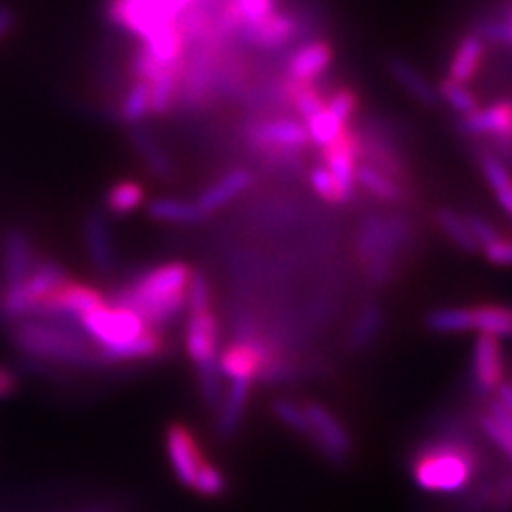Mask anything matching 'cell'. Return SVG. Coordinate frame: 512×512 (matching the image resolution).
<instances>
[{"label":"cell","mask_w":512,"mask_h":512,"mask_svg":"<svg viewBox=\"0 0 512 512\" xmlns=\"http://www.w3.org/2000/svg\"><path fill=\"white\" fill-rule=\"evenodd\" d=\"M77 329L94 346L96 359L101 361H137L158 357L165 348L160 333L118 303L103 301L77 320Z\"/></svg>","instance_id":"cell-1"},{"label":"cell","mask_w":512,"mask_h":512,"mask_svg":"<svg viewBox=\"0 0 512 512\" xmlns=\"http://www.w3.org/2000/svg\"><path fill=\"white\" fill-rule=\"evenodd\" d=\"M192 269L186 263H165L143 271L116 295L118 306L133 310L143 323L160 327L186 308Z\"/></svg>","instance_id":"cell-2"},{"label":"cell","mask_w":512,"mask_h":512,"mask_svg":"<svg viewBox=\"0 0 512 512\" xmlns=\"http://www.w3.org/2000/svg\"><path fill=\"white\" fill-rule=\"evenodd\" d=\"M476 459L474 448L463 442L442 440L427 444L414 457L412 478L427 493H459L472 483L478 468Z\"/></svg>","instance_id":"cell-3"},{"label":"cell","mask_w":512,"mask_h":512,"mask_svg":"<svg viewBox=\"0 0 512 512\" xmlns=\"http://www.w3.org/2000/svg\"><path fill=\"white\" fill-rule=\"evenodd\" d=\"M15 344L28 357L56 361V363H79L84 365L96 357L94 348L77 327L62 323V320H24L15 327Z\"/></svg>","instance_id":"cell-4"},{"label":"cell","mask_w":512,"mask_h":512,"mask_svg":"<svg viewBox=\"0 0 512 512\" xmlns=\"http://www.w3.org/2000/svg\"><path fill=\"white\" fill-rule=\"evenodd\" d=\"M410 239V229L399 218H367L359 235V254L367 263V276L382 284L393 276V259Z\"/></svg>","instance_id":"cell-5"},{"label":"cell","mask_w":512,"mask_h":512,"mask_svg":"<svg viewBox=\"0 0 512 512\" xmlns=\"http://www.w3.org/2000/svg\"><path fill=\"white\" fill-rule=\"evenodd\" d=\"M107 20L141 43L178 22L182 11L169 0H105Z\"/></svg>","instance_id":"cell-6"},{"label":"cell","mask_w":512,"mask_h":512,"mask_svg":"<svg viewBox=\"0 0 512 512\" xmlns=\"http://www.w3.org/2000/svg\"><path fill=\"white\" fill-rule=\"evenodd\" d=\"M67 282V271L54 261H37L30 274L15 286H7L0 301L3 314L9 318H28L39 314L43 303Z\"/></svg>","instance_id":"cell-7"},{"label":"cell","mask_w":512,"mask_h":512,"mask_svg":"<svg viewBox=\"0 0 512 512\" xmlns=\"http://www.w3.org/2000/svg\"><path fill=\"white\" fill-rule=\"evenodd\" d=\"M276 359L267 342L256 340L252 333H244L227 350L218 355V370L229 380H254L263 376L267 365Z\"/></svg>","instance_id":"cell-8"},{"label":"cell","mask_w":512,"mask_h":512,"mask_svg":"<svg viewBox=\"0 0 512 512\" xmlns=\"http://www.w3.org/2000/svg\"><path fill=\"white\" fill-rule=\"evenodd\" d=\"M306 410V440H310L318 453L333 463H344L352 451V442L344 425L320 404H303Z\"/></svg>","instance_id":"cell-9"},{"label":"cell","mask_w":512,"mask_h":512,"mask_svg":"<svg viewBox=\"0 0 512 512\" xmlns=\"http://www.w3.org/2000/svg\"><path fill=\"white\" fill-rule=\"evenodd\" d=\"M237 45L248 47V50L278 54L284 52L288 45L297 43V26L291 11H276L267 20L259 24L239 26L237 30Z\"/></svg>","instance_id":"cell-10"},{"label":"cell","mask_w":512,"mask_h":512,"mask_svg":"<svg viewBox=\"0 0 512 512\" xmlns=\"http://www.w3.org/2000/svg\"><path fill=\"white\" fill-rule=\"evenodd\" d=\"M320 158H323V167L331 173L335 184H338L346 205L355 201L359 167V141L355 126H348L331 146L320 150Z\"/></svg>","instance_id":"cell-11"},{"label":"cell","mask_w":512,"mask_h":512,"mask_svg":"<svg viewBox=\"0 0 512 512\" xmlns=\"http://www.w3.org/2000/svg\"><path fill=\"white\" fill-rule=\"evenodd\" d=\"M105 297L96 291V288L79 282H64L58 291L47 299L39 314L50 316L54 320H62V323H77L79 318L86 316L90 310L99 308Z\"/></svg>","instance_id":"cell-12"},{"label":"cell","mask_w":512,"mask_h":512,"mask_svg":"<svg viewBox=\"0 0 512 512\" xmlns=\"http://www.w3.org/2000/svg\"><path fill=\"white\" fill-rule=\"evenodd\" d=\"M220 325L212 310L190 312L186 323V350L197 370L218 365Z\"/></svg>","instance_id":"cell-13"},{"label":"cell","mask_w":512,"mask_h":512,"mask_svg":"<svg viewBox=\"0 0 512 512\" xmlns=\"http://www.w3.org/2000/svg\"><path fill=\"white\" fill-rule=\"evenodd\" d=\"M333 62V47L327 41L312 39L297 43L291 52L282 58L284 77L295 82H318Z\"/></svg>","instance_id":"cell-14"},{"label":"cell","mask_w":512,"mask_h":512,"mask_svg":"<svg viewBox=\"0 0 512 512\" xmlns=\"http://www.w3.org/2000/svg\"><path fill=\"white\" fill-rule=\"evenodd\" d=\"M504 355L500 340L480 335L472 350V384L476 393L489 395L504 382Z\"/></svg>","instance_id":"cell-15"},{"label":"cell","mask_w":512,"mask_h":512,"mask_svg":"<svg viewBox=\"0 0 512 512\" xmlns=\"http://www.w3.org/2000/svg\"><path fill=\"white\" fill-rule=\"evenodd\" d=\"M167 455L171 461V468L175 478L182 485L192 487L199 470L205 466L203 455L199 451V444L195 436L182 425H173L167 431Z\"/></svg>","instance_id":"cell-16"},{"label":"cell","mask_w":512,"mask_h":512,"mask_svg":"<svg viewBox=\"0 0 512 512\" xmlns=\"http://www.w3.org/2000/svg\"><path fill=\"white\" fill-rule=\"evenodd\" d=\"M128 141H131L133 150L143 160V165L150 169L154 178L163 182H171L175 178L173 160L163 143H160L158 137L150 131V126L146 124L128 126Z\"/></svg>","instance_id":"cell-17"},{"label":"cell","mask_w":512,"mask_h":512,"mask_svg":"<svg viewBox=\"0 0 512 512\" xmlns=\"http://www.w3.org/2000/svg\"><path fill=\"white\" fill-rule=\"evenodd\" d=\"M252 184L254 173L246 167H237L227 175H222L216 182H212L210 186H205V190L199 192V197L195 201L207 216H212L214 212L222 210L224 205L237 199L242 192H246Z\"/></svg>","instance_id":"cell-18"},{"label":"cell","mask_w":512,"mask_h":512,"mask_svg":"<svg viewBox=\"0 0 512 512\" xmlns=\"http://www.w3.org/2000/svg\"><path fill=\"white\" fill-rule=\"evenodd\" d=\"M35 246L22 229H11L3 237V271L7 286L20 284L35 267Z\"/></svg>","instance_id":"cell-19"},{"label":"cell","mask_w":512,"mask_h":512,"mask_svg":"<svg viewBox=\"0 0 512 512\" xmlns=\"http://www.w3.org/2000/svg\"><path fill=\"white\" fill-rule=\"evenodd\" d=\"M84 242L88 259L96 271L109 274L114 269L116 252H114V237H111L109 224L103 212H90L84 220Z\"/></svg>","instance_id":"cell-20"},{"label":"cell","mask_w":512,"mask_h":512,"mask_svg":"<svg viewBox=\"0 0 512 512\" xmlns=\"http://www.w3.org/2000/svg\"><path fill=\"white\" fill-rule=\"evenodd\" d=\"M387 69L395 82L402 86L406 94H410L412 99L427 107V109H436L440 105V96L436 90V84L429 82V79L414 67V64L402 56H393L387 62Z\"/></svg>","instance_id":"cell-21"},{"label":"cell","mask_w":512,"mask_h":512,"mask_svg":"<svg viewBox=\"0 0 512 512\" xmlns=\"http://www.w3.org/2000/svg\"><path fill=\"white\" fill-rule=\"evenodd\" d=\"M485 58V43L476 37L474 32H466L463 35L451 56V62H448V79H453L457 84H468L478 75L480 64H483Z\"/></svg>","instance_id":"cell-22"},{"label":"cell","mask_w":512,"mask_h":512,"mask_svg":"<svg viewBox=\"0 0 512 512\" xmlns=\"http://www.w3.org/2000/svg\"><path fill=\"white\" fill-rule=\"evenodd\" d=\"M476 163L487 186L491 188L495 201H498L500 210L512 220V171L487 148H478Z\"/></svg>","instance_id":"cell-23"},{"label":"cell","mask_w":512,"mask_h":512,"mask_svg":"<svg viewBox=\"0 0 512 512\" xmlns=\"http://www.w3.org/2000/svg\"><path fill=\"white\" fill-rule=\"evenodd\" d=\"M365 190L367 195L376 197L382 203L389 205H406L410 201V190L406 184L397 182L389 175H384L367 165L357 167V188Z\"/></svg>","instance_id":"cell-24"},{"label":"cell","mask_w":512,"mask_h":512,"mask_svg":"<svg viewBox=\"0 0 512 512\" xmlns=\"http://www.w3.org/2000/svg\"><path fill=\"white\" fill-rule=\"evenodd\" d=\"M148 214L158 222L184 224V227H195V224H201L210 218L201 210L197 201L182 197H158L150 201Z\"/></svg>","instance_id":"cell-25"},{"label":"cell","mask_w":512,"mask_h":512,"mask_svg":"<svg viewBox=\"0 0 512 512\" xmlns=\"http://www.w3.org/2000/svg\"><path fill=\"white\" fill-rule=\"evenodd\" d=\"M250 380H231V389L224 395L218 416V434L231 438L244 419V412L250 397Z\"/></svg>","instance_id":"cell-26"},{"label":"cell","mask_w":512,"mask_h":512,"mask_svg":"<svg viewBox=\"0 0 512 512\" xmlns=\"http://www.w3.org/2000/svg\"><path fill=\"white\" fill-rule=\"evenodd\" d=\"M472 312V331L493 340H512V308L510 306H478Z\"/></svg>","instance_id":"cell-27"},{"label":"cell","mask_w":512,"mask_h":512,"mask_svg":"<svg viewBox=\"0 0 512 512\" xmlns=\"http://www.w3.org/2000/svg\"><path fill=\"white\" fill-rule=\"evenodd\" d=\"M472 32L483 43L512 47V0H504L500 11L478 18Z\"/></svg>","instance_id":"cell-28"},{"label":"cell","mask_w":512,"mask_h":512,"mask_svg":"<svg viewBox=\"0 0 512 512\" xmlns=\"http://www.w3.org/2000/svg\"><path fill=\"white\" fill-rule=\"evenodd\" d=\"M150 116V84L141 82V79H133L131 86L124 92L122 101L116 107V118L126 128L143 124Z\"/></svg>","instance_id":"cell-29"},{"label":"cell","mask_w":512,"mask_h":512,"mask_svg":"<svg viewBox=\"0 0 512 512\" xmlns=\"http://www.w3.org/2000/svg\"><path fill=\"white\" fill-rule=\"evenodd\" d=\"M178 73L180 64L173 69H167L154 77L150 82V116H167L175 107L178 99Z\"/></svg>","instance_id":"cell-30"},{"label":"cell","mask_w":512,"mask_h":512,"mask_svg":"<svg viewBox=\"0 0 512 512\" xmlns=\"http://www.w3.org/2000/svg\"><path fill=\"white\" fill-rule=\"evenodd\" d=\"M146 201V188L137 180H120L111 184L105 195V207L111 214H131Z\"/></svg>","instance_id":"cell-31"},{"label":"cell","mask_w":512,"mask_h":512,"mask_svg":"<svg viewBox=\"0 0 512 512\" xmlns=\"http://www.w3.org/2000/svg\"><path fill=\"white\" fill-rule=\"evenodd\" d=\"M436 222L440 231L451 239V242L468 254H476L480 248L478 244L474 242V237L468 229V222H466V216H461L459 212L451 210V207H442V210L436 212Z\"/></svg>","instance_id":"cell-32"},{"label":"cell","mask_w":512,"mask_h":512,"mask_svg":"<svg viewBox=\"0 0 512 512\" xmlns=\"http://www.w3.org/2000/svg\"><path fill=\"white\" fill-rule=\"evenodd\" d=\"M382 323H384V316H382L380 306H376V303H370V306H365L359 312V316L355 318V323H352V327H350L348 344L355 348V350H361L365 346H370L378 338V333L382 329Z\"/></svg>","instance_id":"cell-33"},{"label":"cell","mask_w":512,"mask_h":512,"mask_svg":"<svg viewBox=\"0 0 512 512\" xmlns=\"http://www.w3.org/2000/svg\"><path fill=\"white\" fill-rule=\"evenodd\" d=\"M436 90L440 96V103H446L455 111V114H459V118L474 114V111L480 107L478 96L466 84H457L448 77L440 79L436 84Z\"/></svg>","instance_id":"cell-34"},{"label":"cell","mask_w":512,"mask_h":512,"mask_svg":"<svg viewBox=\"0 0 512 512\" xmlns=\"http://www.w3.org/2000/svg\"><path fill=\"white\" fill-rule=\"evenodd\" d=\"M348 126L350 124H344V122H340L338 118H335L331 111L327 109V105H325V109L320 111V114H316L314 118H310L306 122V131H308V137H310L312 146L323 150V148L331 146V143L338 139Z\"/></svg>","instance_id":"cell-35"},{"label":"cell","mask_w":512,"mask_h":512,"mask_svg":"<svg viewBox=\"0 0 512 512\" xmlns=\"http://www.w3.org/2000/svg\"><path fill=\"white\" fill-rule=\"evenodd\" d=\"M427 329L444 335L472 331V312L470 308H438L427 316Z\"/></svg>","instance_id":"cell-36"},{"label":"cell","mask_w":512,"mask_h":512,"mask_svg":"<svg viewBox=\"0 0 512 512\" xmlns=\"http://www.w3.org/2000/svg\"><path fill=\"white\" fill-rule=\"evenodd\" d=\"M308 182H310V188L318 199H323L329 205H346L338 184H335V180L331 178V173L323 165H316V167L310 169Z\"/></svg>","instance_id":"cell-37"},{"label":"cell","mask_w":512,"mask_h":512,"mask_svg":"<svg viewBox=\"0 0 512 512\" xmlns=\"http://www.w3.org/2000/svg\"><path fill=\"white\" fill-rule=\"evenodd\" d=\"M274 414L278 416V421L286 425L295 434L301 438H306L308 423H306V410H303V404H295L291 399H276L274 402Z\"/></svg>","instance_id":"cell-38"},{"label":"cell","mask_w":512,"mask_h":512,"mask_svg":"<svg viewBox=\"0 0 512 512\" xmlns=\"http://www.w3.org/2000/svg\"><path fill=\"white\" fill-rule=\"evenodd\" d=\"M186 308H190V312L212 310L210 280H207L201 271H192L190 284H188V295H186Z\"/></svg>","instance_id":"cell-39"},{"label":"cell","mask_w":512,"mask_h":512,"mask_svg":"<svg viewBox=\"0 0 512 512\" xmlns=\"http://www.w3.org/2000/svg\"><path fill=\"white\" fill-rule=\"evenodd\" d=\"M357 107H359V96L350 88H338L331 96H327V109L344 124H350V120L355 118Z\"/></svg>","instance_id":"cell-40"},{"label":"cell","mask_w":512,"mask_h":512,"mask_svg":"<svg viewBox=\"0 0 512 512\" xmlns=\"http://www.w3.org/2000/svg\"><path fill=\"white\" fill-rule=\"evenodd\" d=\"M201 495H207V498H216L224 489H227V480H224V474L210 466V463H205V466L199 470L195 483H192Z\"/></svg>","instance_id":"cell-41"},{"label":"cell","mask_w":512,"mask_h":512,"mask_svg":"<svg viewBox=\"0 0 512 512\" xmlns=\"http://www.w3.org/2000/svg\"><path fill=\"white\" fill-rule=\"evenodd\" d=\"M466 222H468V229L480 250L489 248L493 242H498L500 239L498 229H495L493 222L489 218H485L483 214H468Z\"/></svg>","instance_id":"cell-42"},{"label":"cell","mask_w":512,"mask_h":512,"mask_svg":"<svg viewBox=\"0 0 512 512\" xmlns=\"http://www.w3.org/2000/svg\"><path fill=\"white\" fill-rule=\"evenodd\" d=\"M483 252H485L489 263L500 265V267H512V239L500 237L498 242H493Z\"/></svg>","instance_id":"cell-43"},{"label":"cell","mask_w":512,"mask_h":512,"mask_svg":"<svg viewBox=\"0 0 512 512\" xmlns=\"http://www.w3.org/2000/svg\"><path fill=\"white\" fill-rule=\"evenodd\" d=\"M15 24H18V13H15L9 5H0V41L7 35H11Z\"/></svg>","instance_id":"cell-44"},{"label":"cell","mask_w":512,"mask_h":512,"mask_svg":"<svg viewBox=\"0 0 512 512\" xmlns=\"http://www.w3.org/2000/svg\"><path fill=\"white\" fill-rule=\"evenodd\" d=\"M15 384H18L15 374L11 370H7V367H0V397H7L9 393H13Z\"/></svg>","instance_id":"cell-45"},{"label":"cell","mask_w":512,"mask_h":512,"mask_svg":"<svg viewBox=\"0 0 512 512\" xmlns=\"http://www.w3.org/2000/svg\"><path fill=\"white\" fill-rule=\"evenodd\" d=\"M169 3L173 5V7H178L182 13L190 7V3H192V0H169Z\"/></svg>","instance_id":"cell-46"},{"label":"cell","mask_w":512,"mask_h":512,"mask_svg":"<svg viewBox=\"0 0 512 512\" xmlns=\"http://www.w3.org/2000/svg\"><path fill=\"white\" fill-rule=\"evenodd\" d=\"M510 384H512V382H510Z\"/></svg>","instance_id":"cell-47"}]
</instances>
